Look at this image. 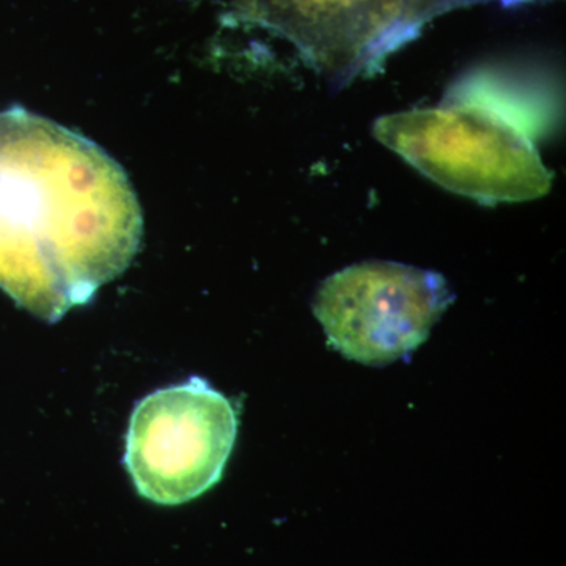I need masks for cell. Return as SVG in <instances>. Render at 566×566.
I'll use <instances>...</instances> for the list:
<instances>
[{"label": "cell", "mask_w": 566, "mask_h": 566, "mask_svg": "<svg viewBox=\"0 0 566 566\" xmlns=\"http://www.w3.org/2000/svg\"><path fill=\"white\" fill-rule=\"evenodd\" d=\"M142 211L98 145L24 109L0 112V289L57 322L132 263Z\"/></svg>", "instance_id": "6da1fadb"}, {"label": "cell", "mask_w": 566, "mask_h": 566, "mask_svg": "<svg viewBox=\"0 0 566 566\" xmlns=\"http://www.w3.org/2000/svg\"><path fill=\"white\" fill-rule=\"evenodd\" d=\"M374 134L424 177L475 202H527L553 186L531 137L483 104L398 112L378 118Z\"/></svg>", "instance_id": "7a4b0ae2"}, {"label": "cell", "mask_w": 566, "mask_h": 566, "mask_svg": "<svg viewBox=\"0 0 566 566\" xmlns=\"http://www.w3.org/2000/svg\"><path fill=\"white\" fill-rule=\"evenodd\" d=\"M237 434L232 401L192 378L137 403L125 465L142 497L159 505L186 504L221 482Z\"/></svg>", "instance_id": "3957f363"}, {"label": "cell", "mask_w": 566, "mask_h": 566, "mask_svg": "<svg viewBox=\"0 0 566 566\" xmlns=\"http://www.w3.org/2000/svg\"><path fill=\"white\" fill-rule=\"evenodd\" d=\"M441 274L395 262H365L319 286L314 312L335 352L382 367L415 353L452 304Z\"/></svg>", "instance_id": "277c9868"}, {"label": "cell", "mask_w": 566, "mask_h": 566, "mask_svg": "<svg viewBox=\"0 0 566 566\" xmlns=\"http://www.w3.org/2000/svg\"><path fill=\"white\" fill-rule=\"evenodd\" d=\"M465 0H237L255 22L297 48L337 84L353 81L408 43L420 28Z\"/></svg>", "instance_id": "5b68a950"}]
</instances>
